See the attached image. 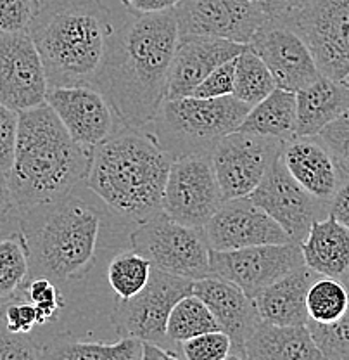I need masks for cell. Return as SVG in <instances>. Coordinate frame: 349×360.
Listing matches in <instances>:
<instances>
[{
    "label": "cell",
    "mask_w": 349,
    "mask_h": 360,
    "mask_svg": "<svg viewBox=\"0 0 349 360\" xmlns=\"http://www.w3.org/2000/svg\"><path fill=\"white\" fill-rule=\"evenodd\" d=\"M204 232L209 248L216 251L292 243L279 222L249 198L223 201Z\"/></svg>",
    "instance_id": "ac0fdd59"
},
{
    "label": "cell",
    "mask_w": 349,
    "mask_h": 360,
    "mask_svg": "<svg viewBox=\"0 0 349 360\" xmlns=\"http://www.w3.org/2000/svg\"><path fill=\"white\" fill-rule=\"evenodd\" d=\"M173 158L145 129H125L92 149L84 186L131 225L161 212Z\"/></svg>",
    "instance_id": "5b68a950"
},
{
    "label": "cell",
    "mask_w": 349,
    "mask_h": 360,
    "mask_svg": "<svg viewBox=\"0 0 349 360\" xmlns=\"http://www.w3.org/2000/svg\"><path fill=\"white\" fill-rule=\"evenodd\" d=\"M130 248L164 272L192 281L211 276L204 229L176 222L163 210L131 229Z\"/></svg>",
    "instance_id": "52a82bcc"
},
{
    "label": "cell",
    "mask_w": 349,
    "mask_h": 360,
    "mask_svg": "<svg viewBox=\"0 0 349 360\" xmlns=\"http://www.w3.org/2000/svg\"><path fill=\"white\" fill-rule=\"evenodd\" d=\"M275 89V80L260 56L254 54L249 47L244 49L235 58L234 97L253 108Z\"/></svg>",
    "instance_id": "f546056e"
},
{
    "label": "cell",
    "mask_w": 349,
    "mask_h": 360,
    "mask_svg": "<svg viewBox=\"0 0 349 360\" xmlns=\"http://www.w3.org/2000/svg\"><path fill=\"white\" fill-rule=\"evenodd\" d=\"M187 360H225L232 355V340L223 331H209L180 343Z\"/></svg>",
    "instance_id": "836d02e7"
},
{
    "label": "cell",
    "mask_w": 349,
    "mask_h": 360,
    "mask_svg": "<svg viewBox=\"0 0 349 360\" xmlns=\"http://www.w3.org/2000/svg\"><path fill=\"white\" fill-rule=\"evenodd\" d=\"M247 47L260 56L277 89L299 92L322 77L310 47L284 16L263 22Z\"/></svg>",
    "instance_id": "5bb4252c"
},
{
    "label": "cell",
    "mask_w": 349,
    "mask_h": 360,
    "mask_svg": "<svg viewBox=\"0 0 349 360\" xmlns=\"http://www.w3.org/2000/svg\"><path fill=\"white\" fill-rule=\"evenodd\" d=\"M192 279L152 267L147 284L137 295L129 300H116L112 310L116 335L175 348L170 347L175 343L166 333L168 319L176 303L192 292Z\"/></svg>",
    "instance_id": "ba28073f"
},
{
    "label": "cell",
    "mask_w": 349,
    "mask_h": 360,
    "mask_svg": "<svg viewBox=\"0 0 349 360\" xmlns=\"http://www.w3.org/2000/svg\"><path fill=\"white\" fill-rule=\"evenodd\" d=\"M247 198L275 219L291 241L298 245L305 241L313 222L329 215V202L311 196L289 174L280 156L268 168L260 186Z\"/></svg>",
    "instance_id": "4fadbf2b"
},
{
    "label": "cell",
    "mask_w": 349,
    "mask_h": 360,
    "mask_svg": "<svg viewBox=\"0 0 349 360\" xmlns=\"http://www.w3.org/2000/svg\"><path fill=\"white\" fill-rule=\"evenodd\" d=\"M284 165L303 187L317 200L329 202L348 179L343 168L318 135L292 137L280 151Z\"/></svg>",
    "instance_id": "44dd1931"
},
{
    "label": "cell",
    "mask_w": 349,
    "mask_h": 360,
    "mask_svg": "<svg viewBox=\"0 0 349 360\" xmlns=\"http://www.w3.org/2000/svg\"><path fill=\"white\" fill-rule=\"evenodd\" d=\"M20 231V210L11 193L7 174H0V236Z\"/></svg>",
    "instance_id": "ab89813d"
},
{
    "label": "cell",
    "mask_w": 349,
    "mask_h": 360,
    "mask_svg": "<svg viewBox=\"0 0 349 360\" xmlns=\"http://www.w3.org/2000/svg\"><path fill=\"white\" fill-rule=\"evenodd\" d=\"M0 359H45V352L39 341L13 335L0 321Z\"/></svg>",
    "instance_id": "74e56055"
},
{
    "label": "cell",
    "mask_w": 349,
    "mask_h": 360,
    "mask_svg": "<svg viewBox=\"0 0 349 360\" xmlns=\"http://www.w3.org/2000/svg\"><path fill=\"white\" fill-rule=\"evenodd\" d=\"M178 33L247 45L266 18L249 0H180L173 7Z\"/></svg>",
    "instance_id": "2e32d148"
},
{
    "label": "cell",
    "mask_w": 349,
    "mask_h": 360,
    "mask_svg": "<svg viewBox=\"0 0 349 360\" xmlns=\"http://www.w3.org/2000/svg\"><path fill=\"white\" fill-rule=\"evenodd\" d=\"M341 279L346 283L349 290V272ZM306 326L324 359L349 360V305L343 317L337 319L336 322L318 324V322L308 321Z\"/></svg>",
    "instance_id": "d6a6232c"
},
{
    "label": "cell",
    "mask_w": 349,
    "mask_h": 360,
    "mask_svg": "<svg viewBox=\"0 0 349 360\" xmlns=\"http://www.w3.org/2000/svg\"><path fill=\"white\" fill-rule=\"evenodd\" d=\"M249 110V104L234 96L164 99L145 130L173 160L211 155L225 135L239 129Z\"/></svg>",
    "instance_id": "8992f818"
},
{
    "label": "cell",
    "mask_w": 349,
    "mask_h": 360,
    "mask_svg": "<svg viewBox=\"0 0 349 360\" xmlns=\"http://www.w3.org/2000/svg\"><path fill=\"white\" fill-rule=\"evenodd\" d=\"M223 201L211 155L173 160L161 202L168 217L189 227L204 229Z\"/></svg>",
    "instance_id": "30bf717a"
},
{
    "label": "cell",
    "mask_w": 349,
    "mask_h": 360,
    "mask_svg": "<svg viewBox=\"0 0 349 360\" xmlns=\"http://www.w3.org/2000/svg\"><path fill=\"white\" fill-rule=\"evenodd\" d=\"M29 277L28 245L21 231L0 236V303L14 298Z\"/></svg>",
    "instance_id": "83f0119b"
},
{
    "label": "cell",
    "mask_w": 349,
    "mask_h": 360,
    "mask_svg": "<svg viewBox=\"0 0 349 360\" xmlns=\"http://www.w3.org/2000/svg\"><path fill=\"white\" fill-rule=\"evenodd\" d=\"M296 137L318 135L322 129L349 111V82L322 75L310 87L296 92Z\"/></svg>",
    "instance_id": "cb8c5ba5"
},
{
    "label": "cell",
    "mask_w": 349,
    "mask_h": 360,
    "mask_svg": "<svg viewBox=\"0 0 349 360\" xmlns=\"http://www.w3.org/2000/svg\"><path fill=\"white\" fill-rule=\"evenodd\" d=\"M235 84V58L230 61L216 68L215 71L208 75L197 89L194 90V97H202V99H213V97L234 96Z\"/></svg>",
    "instance_id": "8d00e7d4"
},
{
    "label": "cell",
    "mask_w": 349,
    "mask_h": 360,
    "mask_svg": "<svg viewBox=\"0 0 349 360\" xmlns=\"http://www.w3.org/2000/svg\"><path fill=\"white\" fill-rule=\"evenodd\" d=\"M349 305V290L343 279L320 276L308 290V321L330 324L341 319Z\"/></svg>",
    "instance_id": "1f68e13d"
},
{
    "label": "cell",
    "mask_w": 349,
    "mask_h": 360,
    "mask_svg": "<svg viewBox=\"0 0 349 360\" xmlns=\"http://www.w3.org/2000/svg\"><path fill=\"white\" fill-rule=\"evenodd\" d=\"M320 277L308 265H301L270 284L254 298L263 321L279 326H306V296L313 281Z\"/></svg>",
    "instance_id": "7402d4cb"
},
{
    "label": "cell",
    "mask_w": 349,
    "mask_h": 360,
    "mask_svg": "<svg viewBox=\"0 0 349 360\" xmlns=\"http://www.w3.org/2000/svg\"><path fill=\"white\" fill-rule=\"evenodd\" d=\"M209 264L211 276L235 284L254 300L285 274L305 265V258L301 245L282 243L228 251L209 250Z\"/></svg>",
    "instance_id": "7c38bea8"
},
{
    "label": "cell",
    "mask_w": 349,
    "mask_h": 360,
    "mask_svg": "<svg viewBox=\"0 0 349 360\" xmlns=\"http://www.w3.org/2000/svg\"><path fill=\"white\" fill-rule=\"evenodd\" d=\"M296 125H298L296 92L275 89L261 103L251 108L237 130L287 142L296 137Z\"/></svg>",
    "instance_id": "484cf974"
},
{
    "label": "cell",
    "mask_w": 349,
    "mask_h": 360,
    "mask_svg": "<svg viewBox=\"0 0 349 360\" xmlns=\"http://www.w3.org/2000/svg\"><path fill=\"white\" fill-rule=\"evenodd\" d=\"M133 227L84 184L61 200L22 210L20 231L28 245L29 277L54 281L100 331H114L116 298L107 284V265L130 246Z\"/></svg>",
    "instance_id": "6da1fadb"
},
{
    "label": "cell",
    "mask_w": 349,
    "mask_h": 360,
    "mask_svg": "<svg viewBox=\"0 0 349 360\" xmlns=\"http://www.w3.org/2000/svg\"><path fill=\"white\" fill-rule=\"evenodd\" d=\"M92 149L78 144L47 103L18 112L14 160L7 179L20 212L58 201L87 179Z\"/></svg>",
    "instance_id": "277c9868"
},
{
    "label": "cell",
    "mask_w": 349,
    "mask_h": 360,
    "mask_svg": "<svg viewBox=\"0 0 349 360\" xmlns=\"http://www.w3.org/2000/svg\"><path fill=\"white\" fill-rule=\"evenodd\" d=\"M123 6L130 9V13H161V11L173 9L180 0H121Z\"/></svg>",
    "instance_id": "b9f144b4"
},
{
    "label": "cell",
    "mask_w": 349,
    "mask_h": 360,
    "mask_svg": "<svg viewBox=\"0 0 349 360\" xmlns=\"http://www.w3.org/2000/svg\"><path fill=\"white\" fill-rule=\"evenodd\" d=\"M254 7L261 11L266 18L275 20V18H282L291 11L287 0H249Z\"/></svg>",
    "instance_id": "ee69618b"
},
{
    "label": "cell",
    "mask_w": 349,
    "mask_h": 360,
    "mask_svg": "<svg viewBox=\"0 0 349 360\" xmlns=\"http://www.w3.org/2000/svg\"><path fill=\"white\" fill-rule=\"evenodd\" d=\"M285 21L310 47L324 77L349 75V0H313L285 14Z\"/></svg>",
    "instance_id": "9c48e42d"
},
{
    "label": "cell",
    "mask_w": 349,
    "mask_h": 360,
    "mask_svg": "<svg viewBox=\"0 0 349 360\" xmlns=\"http://www.w3.org/2000/svg\"><path fill=\"white\" fill-rule=\"evenodd\" d=\"M123 20L106 0L40 2L28 33L44 61L48 87H96Z\"/></svg>",
    "instance_id": "3957f363"
},
{
    "label": "cell",
    "mask_w": 349,
    "mask_h": 360,
    "mask_svg": "<svg viewBox=\"0 0 349 360\" xmlns=\"http://www.w3.org/2000/svg\"><path fill=\"white\" fill-rule=\"evenodd\" d=\"M310 2H313V0H287V4H289V7H291V11L292 9H299V7L306 6V4H310Z\"/></svg>",
    "instance_id": "f6af8a7d"
},
{
    "label": "cell",
    "mask_w": 349,
    "mask_h": 360,
    "mask_svg": "<svg viewBox=\"0 0 349 360\" xmlns=\"http://www.w3.org/2000/svg\"><path fill=\"white\" fill-rule=\"evenodd\" d=\"M244 357L249 360H318L324 359L308 326H279L260 321L247 338Z\"/></svg>",
    "instance_id": "603a6c76"
},
{
    "label": "cell",
    "mask_w": 349,
    "mask_h": 360,
    "mask_svg": "<svg viewBox=\"0 0 349 360\" xmlns=\"http://www.w3.org/2000/svg\"><path fill=\"white\" fill-rule=\"evenodd\" d=\"M301 251L305 265L311 270L341 279L349 272V227L329 213L311 225Z\"/></svg>",
    "instance_id": "d4e9b609"
},
{
    "label": "cell",
    "mask_w": 349,
    "mask_h": 360,
    "mask_svg": "<svg viewBox=\"0 0 349 360\" xmlns=\"http://www.w3.org/2000/svg\"><path fill=\"white\" fill-rule=\"evenodd\" d=\"M178 37L173 9L130 13L123 20L93 89L110 101L125 129H147L166 99Z\"/></svg>",
    "instance_id": "7a4b0ae2"
},
{
    "label": "cell",
    "mask_w": 349,
    "mask_h": 360,
    "mask_svg": "<svg viewBox=\"0 0 349 360\" xmlns=\"http://www.w3.org/2000/svg\"><path fill=\"white\" fill-rule=\"evenodd\" d=\"M209 331H220L218 322L209 307L194 292L183 296L173 307L168 319L166 333L171 343L180 345L182 341Z\"/></svg>",
    "instance_id": "f1b7e54d"
},
{
    "label": "cell",
    "mask_w": 349,
    "mask_h": 360,
    "mask_svg": "<svg viewBox=\"0 0 349 360\" xmlns=\"http://www.w3.org/2000/svg\"><path fill=\"white\" fill-rule=\"evenodd\" d=\"M284 142L235 130L225 135L211 153L213 168L223 200L247 198L280 156Z\"/></svg>",
    "instance_id": "8fae6325"
},
{
    "label": "cell",
    "mask_w": 349,
    "mask_h": 360,
    "mask_svg": "<svg viewBox=\"0 0 349 360\" xmlns=\"http://www.w3.org/2000/svg\"><path fill=\"white\" fill-rule=\"evenodd\" d=\"M192 292L209 307L218 322L220 331L232 340L230 359H246L244 347L247 338L253 335L254 328L261 321L254 300L235 284L216 276L194 281Z\"/></svg>",
    "instance_id": "ffe728a7"
},
{
    "label": "cell",
    "mask_w": 349,
    "mask_h": 360,
    "mask_svg": "<svg viewBox=\"0 0 349 360\" xmlns=\"http://www.w3.org/2000/svg\"><path fill=\"white\" fill-rule=\"evenodd\" d=\"M247 45L235 44L227 39L201 35L178 37L170 77H168L166 99L192 96L197 85L211 71L237 58Z\"/></svg>",
    "instance_id": "d6986e66"
},
{
    "label": "cell",
    "mask_w": 349,
    "mask_h": 360,
    "mask_svg": "<svg viewBox=\"0 0 349 360\" xmlns=\"http://www.w3.org/2000/svg\"><path fill=\"white\" fill-rule=\"evenodd\" d=\"M45 103L78 144L93 149L123 129L110 101L87 85L48 87Z\"/></svg>",
    "instance_id": "e0dca14e"
},
{
    "label": "cell",
    "mask_w": 349,
    "mask_h": 360,
    "mask_svg": "<svg viewBox=\"0 0 349 360\" xmlns=\"http://www.w3.org/2000/svg\"><path fill=\"white\" fill-rule=\"evenodd\" d=\"M48 359L65 360H142V341L131 336L110 340L62 341L52 348Z\"/></svg>",
    "instance_id": "4316f807"
},
{
    "label": "cell",
    "mask_w": 349,
    "mask_h": 360,
    "mask_svg": "<svg viewBox=\"0 0 349 360\" xmlns=\"http://www.w3.org/2000/svg\"><path fill=\"white\" fill-rule=\"evenodd\" d=\"M178 360L183 359L182 352L175 348H166L152 341H142V360Z\"/></svg>",
    "instance_id": "7bdbcfd3"
},
{
    "label": "cell",
    "mask_w": 349,
    "mask_h": 360,
    "mask_svg": "<svg viewBox=\"0 0 349 360\" xmlns=\"http://www.w3.org/2000/svg\"><path fill=\"white\" fill-rule=\"evenodd\" d=\"M346 82H349V75H348V77H346Z\"/></svg>",
    "instance_id": "bcb514c9"
},
{
    "label": "cell",
    "mask_w": 349,
    "mask_h": 360,
    "mask_svg": "<svg viewBox=\"0 0 349 360\" xmlns=\"http://www.w3.org/2000/svg\"><path fill=\"white\" fill-rule=\"evenodd\" d=\"M18 135V112L0 103V174H9Z\"/></svg>",
    "instance_id": "f35d334b"
},
{
    "label": "cell",
    "mask_w": 349,
    "mask_h": 360,
    "mask_svg": "<svg viewBox=\"0 0 349 360\" xmlns=\"http://www.w3.org/2000/svg\"><path fill=\"white\" fill-rule=\"evenodd\" d=\"M329 213L332 217H336L341 224L349 227V177L344 180L341 189L337 191V194L330 201Z\"/></svg>",
    "instance_id": "60d3db41"
},
{
    "label": "cell",
    "mask_w": 349,
    "mask_h": 360,
    "mask_svg": "<svg viewBox=\"0 0 349 360\" xmlns=\"http://www.w3.org/2000/svg\"><path fill=\"white\" fill-rule=\"evenodd\" d=\"M48 80L28 32H0V103L20 112L45 104Z\"/></svg>",
    "instance_id": "9a60e30c"
},
{
    "label": "cell",
    "mask_w": 349,
    "mask_h": 360,
    "mask_svg": "<svg viewBox=\"0 0 349 360\" xmlns=\"http://www.w3.org/2000/svg\"><path fill=\"white\" fill-rule=\"evenodd\" d=\"M40 0H0V32H28Z\"/></svg>",
    "instance_id": "e575fe53"
},
{
    "label": "cell",
    "mask_w": 349,
    "mask_h": 360,
    "mask_svg": "<svg viewBox=\"0 0 349 360\" xmlns=\"http://www.w3.org/2000/svg\"><path fill=\"white\" fill-rule=\"evenodd\" d=\"M318 139L327 146L339 167L349 177V111L322 129Z\"/></svg>",
    "instance_id": "d590c367"
},
{
    "label": "cell",
    "mask_w": 349,
    "mask_h": 360,
    "mask_svg": "<svg viewBox=\"0 0 349 360\" xmlns=\"http://www.w3.org/2000/svg\"><path fill=\"white\" fill-rule=\"evenodd\" d=\"M151 262L135 250H121L107 265V284L116 300H129L147 284L151 276Z\"/></svg>",
    "instance_id": "4dcf8cb0"
}]
</instances>
